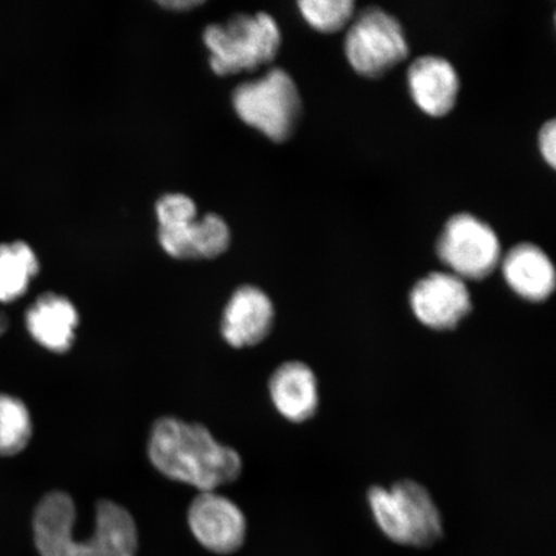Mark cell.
Wrapping results in <instances>:
<instances>
[{
  "instance_id": "obj_1",
  "label": "cell",
  "mask_w": 556,
  "mask_h": 556,
  "mask_svg": "<svg viewBox=\"0 0 556 556\" xmlns=\"http://www.w3.org/2000/svg\"><path fill=\"white\" fill-rule=\"evenodd\" d=\"M76 507L65 492L48 493L35 509L33 532L40 556H136L138 532L125 507L109 500L96 506L92 538L76 540Z\"/></svg>"
},
{
  "instance_id": "obj_2",
  "label": "cell",
  "mask_w": 556,
  "mask_h": 556,
  "mask_svg": "<svg viewBox=\"0 0 556 556\" xmlns=\"http://www.w3.org/2000/svg\"><path fill=\"white\" fill-rule=\"evenodd\" d=\"M149 457L157 471L172 481L212 492L241 475L239 452L219 443L200 424L163 417L152 427Z\"/></svg>"
},
{
  "instance_id": "obj_3",
  "label": "cell",
  "mask_w": 556,
  "mask_h": 556,
  "mask_svg": "<svg viewBox=\"0 0 556 556\" xmlns=\"http://www.w3.org/2000/svg\"><path fill=\"white\" fill-rule=\"evenodd\" d=\"M375 523L395 544L432 547L443 538L440 509L426 486L401 481L386 489L375 485L367 493Z\"/></svg>"
},
{
  "instance_id": "obj_4",
  "label": "cell",
  "mask_w": 556,
  "mask_h": 556,
  "mask_svg": "<svg viewBox=\"0 0 556 556\" xmlns=\"http://www.w3.org/2000/svg\"><path fill=\"white\" fill-rule=\"evenodd\" d=\"M204 43L211 67L220 76L253 72L273 62L280 50L281 31L267 13L235 15L225 24L207 26Z\"/></svg>"
},
{
  "instance_id": "obj_5",
  "label": "cell",
  "mask_w": 556,
  "mask_h": 556,
  "mask_svg": "<svg viewBox=\"0 0 556 556\" xmlns=\"http://www.w3.org/2000/svg\"><path fill=\"white\" fill-rule=\"evenodd\" d=\"M232 104L243 123L274 142L287 141L302 115L295 81L278 67L236 88Z\"/></svg>"
},
{
  "instance_id": "obj_6",
  "label": "cell",
  "mask_w": 556,
  "mask_h": 556,
  "mask_svg": "<svg viewBox=\"0 0 556 556\" xmlns=\"http://www.w3.org/2000/svg\"><path fill=\"white\" fill-rule=\"evenodd\" d=\"M344 51L354 72L380 78L408 55V43L399 20L380 9H367L348 29Z\"/></svg>"
},
{
  "instance_id": "obj_7",
  "label": "cell",
  "mask_w": 556,
  "mask_h": 556,
  "mask_svg": "<svg viewBox=\"0 0 556 556\" xmlns=\"http://www.w3.org/2000/svg\"><path fill=\"white\" fill-rule=\"evenodd\" d=\"M438 258L462 280H483L502 263V243L493 229L468 213L456 214L437 241Z\"/></svg>"
},
{
  "instance_id": "obj_8",
  "label": "cell",
  "mask_w": 556,
  "mask_h": 556,
  "mask_svg": "<svg viewBox=\"0 0 556 556\" xmlns=\"http://www.w3.org/2000/svg\"><path fill=\"white\" fill-rule=\"evenodd\" d=\"M409 305L417 321L437 331L454 330L472 308L467 283L450 273H433L417 281Z\"/></svg>"
},
{
  "instance_id": "obj_9",
  "label": "cell",
  "mask_w": 556,
  "mask_h": 556,
  "mask_svg": "<svg viewBox=\"0 0 556 556\" xmlns=\"http://www.w3.org/2000/svg\"><path fill=\"white\" fill-rule=\"evenodd\" d=\"M189 526L199 544L214 554H233L247 539V519L240 507L214 491L194 497Z\"/></svg>"
},
{
  "instance_id": "obj_10",
  "label": "cell",
  "mask_w": 556,
  "mask_h": 556,
  "mask_svg": "<svg viewBox=\"0 0 556 556\" xmlns=\"http://www.w3.org/2000/svg\"><path fill=\"white\" fill-rule=\"evenodd\" d=\"M275 307L260 288L245 285L235 291L222 317V336L233 348L254 346L269 336Z\"/></svg>"
},
{
  "instance_id": "obj_11",
  "label": "cell",
  "mask_w": 556,
  "mask_h": 556,
  "mask_svg": "<svg viewBox=\"0 0 556 556\" xmlns=\"http://www.w3.org/2000/svg\"><path fill=\"white\" fill-rule=\"evenodd\" d=\"M407 83L414 102L424 113L441 117L455 108L460 80L451 62L438 55H422L408 67Z\"/></svg>"
},
{
  "instance_id": "obj_12",
  "label": "cell",
  "mask_w": 556,
  "mask_h": 556,
  "mask_svg": "<svg viewBox=\"0 0 556 556\" xmlns=\"http://www.w3.org/2000/svg\"><path fill=\"white\" fill-rule=\"evenodd\" d=\"M159 242L176 260H213L228 249L231 231L219 215L206 214L191 224L159 227Z\"/></svg>"
},
{
  "instance_id": "obj_13",
  "label": "cell",
  "mask_w": 556,
  "mask_h": 556,
  "mask_svg": "<svg viewBox=\"0 0 556 556\" xmlns=\"http://www.w3.org/2000/svg\"><path fill=\"white\" fill-rule=\"evenodd\" d=\"M507 287L527 302L547 301L556 287L555 267L544 250L533 243H519L502 258Z\"/></svg>"
},
{
  "instance_id": "obj_14",
  "label": "cell",
  "mask_w": 556,
  "mask_h": 556,
  "mask_svg": "<svg viewBox=\"0 0 556 556\" xmlns=\"http://www.w3.org/2000/svg\"><path fill=\"white\" fill-rule=\"evenodd\" d=\"M27 331L39 345L54 353H66L75 342L79 313L66 296L40 295L26 312Z\"/></svg>"
},
{
  "instance_id": "obj_15",
  "label": "cell",
  "mask_w": 556,
  "mask_h": 556,
  "mask_svg": "<svg viewBox=\"0 0 556 556\" xmlns=\"http://www.w3.org/2000/svg\"><path fill=\"white\" fill-rule=\"evenodd\" d=\"M269 394L278 413L291 422H304L317 413L318 381L308 365L291 361L274 372Z\"/></svg>"
},
{
  "instance_id": "obj_16",
  "label": "cell",
  "mask_w": 556,
  "mask_h": 556,
  "mask_svg": "<svg viewBox=\"0 0 556 556\" xmlns=\"http://www.w3.org/2000/svg\"><path fill=\"white\" fill-rule=\"evenodd\" d=\"M39 269L38 256L29 243H0V302L11 303L23 296Z\"/></svg>"
},
{
  "instance_id": "obj_17",
  "label": "cell",
  "mask_w": 556,
  "mask_h": 556,
  "mask_svg": "<svg viewBox=\"0 0 556 556\" xmlns=\"http://www.w3.org/2000/svg\"><path fill=\"white\" fill-rule=\"evenodd\" d=\"M33 421L25 403L0 393V456L20 454L29 444Z\"/></svg>"
},
{
  "instance_id": "obj_18",
  "label": "cell",
  "mask_w": 556,
  "mask_h": 556,
  "mask_svg": "<svg viewBox=\"0 0 556 556\" xmlns=\"http://www.w3.org/2000/svg\"><path fill=\"white\" fill-rule=\"evenodd\" d=\"M298 7L313 29L321 33L342 30L354 15L352 0H303Z\"/></svg>"
},
{
  "instance_id": "obj_19",
  "label": "cell",
  "mask_w": 556,
  "mask_h": 556,
  "mask_svg": "<svg viewBox=\"0 0 556 556\" xmlns=\"http://www.w3.org/2000/svg\"><path fill=\"white\" fill-rule=\"evenodd\" d=\"M156 215L159 227L182 226L198 218V207L187 194L169 193L157 201Z\"/></svg>"
},
{
  "instance_id": "obj_20",
  "label": "cell",
  "mask_w": 556,
  "mask_h": 556,
  "mask_svg": "<svg viewBox=\"0 0 556 556\" xmlns=\"http://www.w3.org/2000/svg\"><path fill=\"white\" fill-rule=\"evenodd\" d=\"M539 148L542 157L554 168L556 164V124L551 121L544 124L540 130Z\"/></svg>"
},
{
  "instance_id": "obj_21",
  "label": "cell",
  "mask_w": 556,
  "mask_h": 556,
  "mask_svg": "<svg viewBox=\"0 0 556 556\" xmlns=\"http://www.w3.org/2000/svg\"><path fill=\"white\" fill-rule=\"evenodd\" d=\"M160 4L169 10L182 11L194 9V7L201 5L203 2H198V0L197 2L194 0H172V2H162Z\"/></svg>"
},
{
  "instance_id": "obj_22",
  "label": "cell",
  "mask_w": 556,
  "mask_h": 556,
  "mask_svg": "<svg viewBox=\"0 0 556 556\" xmlns=\"http://www.w3.org/2000/svg\"><path fill=\"white\" fill-rule=\"evenodd\" d=\"M7 329H9V318L0 316V336H2Z\"/></svg>"
}]
</instances>
